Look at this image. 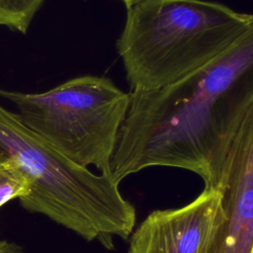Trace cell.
Masks as SVG:
<instances>
[{
	"instance_id": "obj_7",
	"label": "cell",
	"mask_w": 253,
	"mask_h": 253,
	"mask_svg": "<svg viewBox=\"0 0 253 253\" xmlns=\"http://www.w3.org/2000/svg\"><path fill=\"white\" fill-rule=\"evenodd\" d=\"M44 0H0V26L26 33Z\"/></svg>"
},
{
	"instance_id": "obj_4",
	"label": "cell",
	"mask_w": 253,
	"mask_h": 253,
	"mask_svg": "<svg viewBox=\"0 0 253 253\" xmlns=\"http://www.w3.org/2000/svg\"><path fill=\"white\" fill-rule=\"evenodd\" d=\"M19 110L20 120L76 164L110 176L117 137L129 106V93L106 77L85 75L46 92L0 89Z\"/></svg>"
},
{
	"instance_id": "obj_6",
	"label": "cell",
	"mask_w": 253,
	"mask_h": 253,
	"mask_svg": "<svg viewBox=\"0 0 253 253\" xmlns=\"http://www.w3.org/2000/svg\"><path fill=\"white\" fill-rule=\"evenodd\" d=\"M220 194L213 187L191 203L150 212L130 234L127 253H200L217 215Z\"/></svg>"
},
{
	"instance_id": "obj_1",
	"label": "cell",
	"mask_w": 253,
	"mask_h": 253,
	"mask_svg": "<svg viewBox=\"0 0 253 253\" xmlns=\"http://www.w3.org/2000/svg\"><path fill=\"white\" fill-rule=\"evenodd\" d=\"M253 84V20L208 64L173 84L129 92L110 163L120 184L144 168L166 166L210 176V157L225 102Z\"/></svg>"
},
{
	"instance_id": "obj_9",
	"label": "cell",
	"mask_w": 253,
	"mask_h": 253,
	"mask_svg": "<svg viewBox=\"0 0 253 253\" xmlns=\"http://www.w3.org/2000/svg\"><path fill=\"white\" fill-rule=\"evenodd\" d=\"M0 253H24L21 247L13 242L0 241Z\"/></svg>"
},
{
	"instance_id": "obj_2",
	"label": "cell",
	"mask_w": 253,
	"mask_h": 253,
	"mask_svg": "<svg viewBox=\"0 0 253 253\" xmlns=\"http://www.w3.org/2000/svg\"><path fill=\"white\" fill-rule=\"evenodd\" d=\"M5 159L14 161L30 180V193L19 199L24 209L107 249L114 248V237L130 236L135 209L119 184L68 159L0 105V161Z\"/></svg>"
},
{
	"instance_id": "obj_5",
	"label": "cell",
	"mask_w": 253,
	"mask_h": 253,
	"mask_svg": "<svg viewBox=\"0 0 253 253\" xmlns=\"http://www.w3.org/2000/svg\"><path fill=\"white\" fill-rule=\"evenodd\" d=\"M209 162L220 202L200 253H253V85L223 105Z\"/></svg>"
},
{
	"instance_id": "obj_3",
	"label": "cell",
	"mask_w": 253,
	"mask_h": 253,
	"mask_svg": "<svg viewBox=\"0 0 253 253\" xmlns=\"http://www.w3.org/2000/svg\"><path fill=\"white\" fill-rule=\"evenodd\" d=\"M252 20L251 14L206 0H142L130 6L117 50L131 91L158 89L196 72Z\"/></svg>"
},
{
	"instance_id": "obj_8",
	"label": "cell",
	"mask_w": 253,
	"mask_h": 253,
	"mask_svg": "<svg viewBox=\"0 0 253 253\" xmlns=\"http://www.w3.org/2000/svg\"><path fill=\"white\" fill-rule=\"evenodd\" d=\"M31 191L27 175L12 160L0 161V207L15 198H23Z\"/></svg>"
},
{
	"instance_id": "obj_10",
	"label": "cell",
	"mask_w": 253,
	"mask_h": 253,
	"mask_svg": "<svg viewBox=\"0 0 253 253\" xmlns=\"http://www.w3.org/2000/svg\"><path fill=\"white\" fill-rule=\"evenodd\" d=\"M121 1L124 2V4L126 5V9H127V8H129L130 6H132V5H134V4L138 3V2H140V1H142V0H121Z\"/></svg>"
}]
</instances>
